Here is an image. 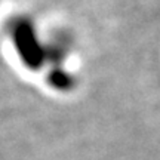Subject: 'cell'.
Here are the masks:
<instances>
[{
    "instance_id": "6da1fadb",
    "label": "cell",
    "mask_w": 160,
    "mask_h": 160,
    "mask_svg": "<svg viewBox=\"0 0 160 160\" xmlns=\"http://www.w3.org/2000/svg\"><path fill=\"white\" fill-rule=\"evenodd\" d=\"M9 36L22 61L28 64H36L37 67L42 58V45L36 37L37 34H34L31 24L22 18L15 19L9 25Z\"/></svg>"
}]
</instances>
